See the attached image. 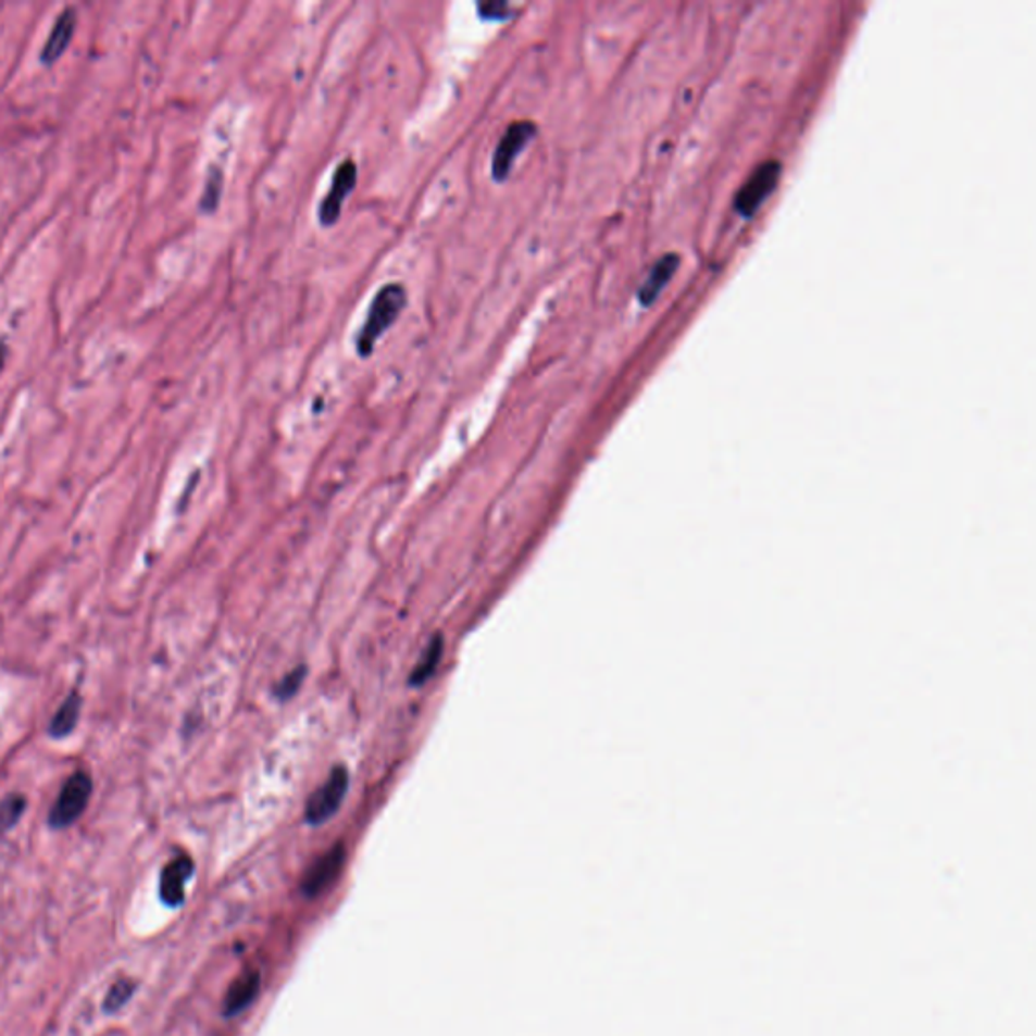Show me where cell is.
I'll return each mask as SVG.
<instances>
[{"mask_svg": "<svg viewBox=\"0 0 1036 1036\" xmlns=\"http://www.w3.org/2000/svg\"><path fill=\"white\" fill-rule=\"evenodd\" d=\"M195 871V864L187 854H180L162 869L161 899L168 907L183 906L185 887Z\"/></svg>", "mask_w": 1036, "mask_h": 1036, "instance_id": "obj_9", "label": "cell"}, {"mask_svg": "<svg viewBox=\"0 0 1036 1036\" xmlns=\"http://www.w3.org/2000/svg\"><path fill=\"white\" fill-rule=\"evenodd\" d=\"M134 990H136V984L132 979H117L116 984L110 988L105 1000H103V1010L105 1012H116L130 1000Z\"/></svg>", "mask_w": 1036, "mask_h": 1036, "instance_id": "obj_16", "label": "cell"}, {"mask_svg": "<svg viewBox=\"0 0 1036 1036\" xmlns=\"http://www.w3.org/2000/svg\"><path fill=\"white\" fill-rule=\"evenodd\" d=\"M7 359H9V345L4 340H0V373L4 371Z\"/></svg>", "mask_w": 1036, "mask_h": 1036, "instance_id": "obj_19", "label": "cell"}, {"mask_svg": "<svg viewBox=\"0 0 1036 1036\" xmlns=\"http://www.w3.org/2000/svg\"><path fill=\"white\" fill-rule=\"evenodd\" d=\"M82 707H84V699L77 690H72L67 695V699L61 702L58 713L51 719L49 727H47V733L53 737V739H63V737H70L74 733L77 723H79V713H82Z\"/></svg>", "mask_w": 1036, "mask_h": 1036, "instance_id": "obj_12", "label": "cell"}, {"mask_svg": "<svg viewBox=\"0 0 1036 1036\" xmlns=\"http://www.w3.org/2000/svg\"><path fill=\"white\" fill-rule=\"evenodd\" d=\"M357 176H359V173H357V164L352 159H345L336 166L333 185L326 192V197L322 199L321 209H319L321 225L330 227L338 221L340 213H342V204L357 187Z\"/></svg>", "mask_w": 1036, "mask_h": 1036, "instance_id": "obj_6", "label": "cell"}, {"mask_svg": "<svg viewBox=\"0 0 1036 1036\" xmlns=\"http://www.w3.org/2000/svg\"><path fill=\"white\" fill-rule=\"evenodd\" d=\"M351 784V775L340 765L335 767L324 779L321 788L316 789L307 803V822L312 826H321L335 816L338 808L345 802Z\"/></svg>", "mask_w": 1036, "mask_h": 1036, "instance_id": "obj_3", "label": "cell"}, {"mask_svg": "<svg viewBox=\"0 0 1036 1036\" xmlns=\"http://www.w3.org/2000/svg\"><path fill=\"white\" fill-rule=\"evenodd\" d=\"M441 654H444V640H441L439 636H436L432 642L427 644L424 654L417 660L415 669L411 672L409 683L413 686H422L424 683H427V681L434 676L436 669H438Z\"/></svg>", "mask_w": 1036, "mask_h": 1036, "instance_id": "obj_13", "label": "cell"}, {"mask_svg": "<svg viewBox=\"0 0 1036 1036\" xmlns=\"http://www.w3.org/2000/svg\"><path fill=\"white\" fill-rule=\"evenodd\" d=\"M405 307H408V290L403 284H397V282L387 284L375 294L366 312L365 324L357 335L359 357L363 359L371 357V352L377 347V340L394 326V322L401 316Z\"/></svg>", "mask_w": 1036, "mask_h": 1036, "instance_id": "obj_1", "label": "cell"}, {"mask_svg": "<svg viewBox=\"0 0 1036 1036\" xmlns=\"http://www.w3.org/2000/svg\"><path fill=\"white\" fill-rule=\"evenodd\" d=\"M75 29H77V11L67 7L59 13L58 21H55V25H53V29L49 33L43 49H41V58L39 59H41L45 67L55 65L59 59L63 58V53L74 41Z\"/></svg>", "mask_w": 1036, "mask_h": 1036, "instance_id": "obj_8", "label": "cell"}, {"mask_svg": "<svg viewBox=\"0 0 1036 1036\" xmlns=\"http://www.w3.org/2000/svg\"><path fill=\"white\" fill-rule=\"evenodd\" d=\"M478 13H480L482 18L486 21H504L514 13L509 2H502V0H490V2H480L478 4Z\"/></svg>", "mask_w": 1036, "mask_h": 1036, "instance_id": "obj_17", "label": "cell"}, {"mask_svg": "<svg viewBox=\"0 0 1036 1036\" xmlns=\"http://www.w3.org/2000/svg\"><path fill=\"white\" fill-rule=\"evenodd\" d=\"M221 192H223V173L220 166H211L204 183L203 197H201L203 213H215V209L221 203Z\"/></svg>", "mask_w": 1036, "mask_h": 1036, "instance_id": "obj_15", "label": "cell"}, {"mask_svg": "<svg viewBox=\"0 0 1036 1036\" xmlns=\"http://www.w3.org/2000/svg\"><path fill=\"white\" fill-rule=\"evenodd\" d=\"M779 173H782L779 162H763L761 166H758L756 173L749 176V180L745 183L744 187L737 192V197H735L737 213L744 215V217H751L759 207L765 203V199L772 195V190L777 185Z\"/></svg>", "mask_w": 1036, "mask_h": 1036, "instance_id": "obj_5", "label": "cell"}, {"mask_svg": "<svg viewBox=\"0 0 1036 1036\" xmlns=\"http://www.w3.org/2000/svg\"><path fill=\"white\" fill-rule=\"evenodd\" d=\"M345 861H347V852L342 845H336L330 850H326L321 859H316L308 869L307 875L300 883V890L307 897H319L330 885H335L336 878L345 869Z\"/></svg>", "mask_w": 1036, "mask_h": 1036, "instance_id": "obj_7", "label": "cell"}, {"mask_svg": "<svg viewBox=\"0 0 1036 1036\" xmlns=\"http://www.w3.org/2000/svg\"><path fill=\"white\" fill-rule=\"evenodd\" d=\"M537 136V124L533 120H516L509 124L504 136L500 138L497 150L492 154V178L497 183H504L511 175L514 161L523 154L531 140Z\"/></svg>", "mask_w": 1036, "mask_h": 1036, "instance_id": "obj_4", "label": "cell"}, {"mask_svg": "<svg viewBox=\"0 0 1036 1036\" xmlns=\"http://www.w3.org/2000/svg\"><path fill=\"white\" fill-rule=\"evenodd\" d=\"M93 791V779L88 772L79 770L70 775L59 791L58 800L49 812V826L53 831H63L74 826L88 808L89 798Z\"/></svg>", "mask_w": 1036, "mask_h": 1036, "instance_id": "obj_2", "label": "cell"}, {"mask_svg": "<svg viewBox=\"0 0 1036 1036\" xmlns=\"http://www.w3.org/2000/svg\"><path fill=\"white\" fill-rule=\"evenodd\" d=\"M27 810V798L23 794H9L0 800V834L15 828L16 822Z\"/></svg>", "mask_w": 1036, "mask_h": 1036, "instance_id": "obj_14", "label": "cell"}, {"mask_svg": "<svg viewBox=\"0 0 1036 1036\" xmlns=\"http://www.w3.org/2000/svg\"><path fill=\"white\" fill-rule=\"evenodd\" d=\"M260 990H262V976H260V972L251 970V972L241 974V976L235 979L234 984L229 986L227 994H225L223 1014H225V1016H237V1014H241L246 1008L251 1007V1004L255 1002Z\"/></svg>", "mask_w": 1036, "mask_h": 1036, "instance_id": "obj_10", "label": "cell"}, {"mask_svg": "<svg viewBox=\"0 0 1036 1036\" xmlns=\"http://www.w3.org/2000/svg\"><path fill=\"white\" fill-rule=\"evenodd\" d=\"M302 678H304V671H302V669H296V671L290 672V674H286V676L282 678V683L276 686V695H278L279 699H290L294 692L302 685Z\"/></svg>", "mask_w": 1036, "mask_h": 1036, "instance_id": "obj_18", "label": "cell"}, {"mask_svg": "<svg viewBox=\"0 0 1036 1036\" xmlns=\"http://www.w3.org/2000/svg\"><path fill=\"white\" fill-rule=\"evenodd\" d=\"M678 263H681V260H678V255H674V253L664 255V258H660V260L654 263V267L650 270L648 278H646V282L640 286V290H638V298H640L642 307H650V304L657 302L658 296H660V292L664 290V286H666V284L671 282L672 276H674Z\"/></svg>", "mask_w": 1036, "mask_h": 1036, "instance_id": "obj_11", "label": "cell"}]
</instances>
